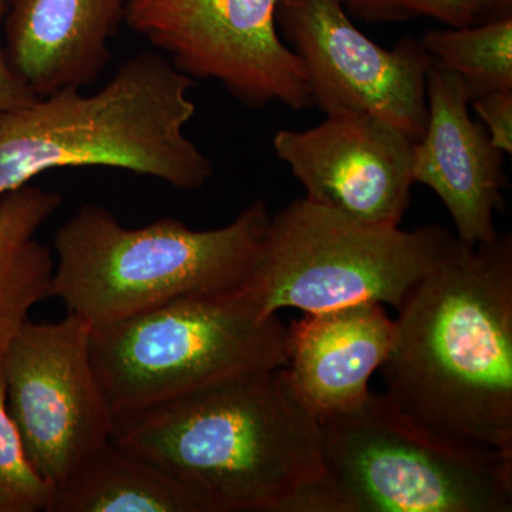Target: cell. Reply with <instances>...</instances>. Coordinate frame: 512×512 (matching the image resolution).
Returning a JSON list of instances; mask_svg holds the SVG:
<instances>
[{"label": "cell", "mask_w": 512, "mask_h": 512, "mask_svg": "<svg viewBox=\"0 0 512 512\" xmlns=\"http://www.w3.org/2000/svg\"><path fill=\"white\" fill-rule=\"evenodd\" d=\"M62 201L32 184L0 195V352L29 312L53 298L55 255L36 237Z\"/></svg>", "instance_id": "15"}, {"label": "cell", "mask_w": 512, "mask_h": 512, "mask_svg": "<svg viewBox=\"0 0 512 512\" xmlns=\"http://www.w3.org/2000/svg\"><path fill=\"white\" fill-rule=\"evenodd\" d=\"M194 79L156 53L121 64L93 94L60 90L22 109L0 111V195L70 167H107L197 190L214 174L185 136L195 114Z\"/></svg>", "instance_id": "3"}, {"label": "cell", "mask_w": 512, "mask_h": 512, "mask_svg": "<svg viewBox=\"0 0 512 512\" xmlns=\"http://www.w3.org/2000/svg\"><path fill=\"white\" fill-rule=\"evenodd\" d=\"M111 441L173 477L207 512H308L323 480L319 416L286 367L119 417Z\"/></svg>", "instance_id": "2"}, {"label": "cell", "mask_w": 512, "mask_h": 512, "mask_svg": "<svg viewBox=\"0 0 512 512\" xmlns=\"http://www.w3.org/2000/svg\"><path fill=\"white\" fill-rule=\"evenodd\" d=\"M454 239L439 225H370L303 198L271 215L237 291L262 318L285 308L318 313L367 302L399 309Z\"/></svg>", "instance_id": "6"}, {"label": "cell", "mask_w": 512, "mask_h": 512, "mask_svg": "<svg viewBox=\"0 0 512 512\" xmlns=\"http://www.w3.org/2000/svg\"><path fill=\"white\" fill-rule=\"evenodd\" d=\"M394 338V320L379 303H356L286 326L289 377L318 416L349 412L370 394Z\"/></svg>", "instance_id": "14"}, {"label": "cell", "mask_w": 512, "mask_h": 512, "mask_svg": "<svg viewBox=\"0 0 512 512\" xmlns=\"http://www.w3.org/2000/svg\"><path fill=\"white\" fill-rule=\"evenodd\" d=\"M353 18L370 23L429 18L450 28L476 25L473 0H342Z\"/></svg>", "instance_id": "19"}, {"label": "cell", "mask_w": 512, "mask_h": 512, "mask_svg": "<svg viewBox=\"0 0 512 512\" xmlns=\"http://www.w3.org/2000/svg\"><path fill=\"white\" fill-rule=\"evenodd\" d=\"M397 311L384 394L447 439L512 453L511 235L454 239Z\"/></svg>", "instance_id": "1"}, {"label": "cell", "mask_w": 512, "mask_h": 512, "mask_svg": "<svg viewBox=\"0 0 512 512\" xmlns=\"http://www.w3.org/2000/svg\"><path fill=\"white\" fill-rule=\"evenodd\" d=\"M412 147L396 128L355 111L274 137L276 157L303 185L306 201L386 227H399L410 205Z\"/></svg>", "instance_id": "11"}, {"label": "cell", "mask_w": 512, "mask_h": 512, "mask_svg": "<svg viewBox=\"0 0 512 512\" xmlns=\"http://www.w3.org/2000/svg\"><path fill=\"white\" fill-rule=\"evenodd\" d=\"M470 97L456 74L433 66L427 74V121L413 143V184L431 188L444 202L458 239L493 241L495 212H503L504 153L468 113Z\"/></svg>", "instance_id": "12"}, {"label": "cell", "mask_w": 512, "mask_h": 512, "mask_svg": "<svg viewBox=\"0 0 512 512\" xmlns=\"http://www.w3.org/2000/svg\"><path fill=\"white\" fill-rule=\"evenodd\" d=\"M92 325L26 320L0 352L6 404L39 476L59 487L111 440L114 414L92 360Z\"/></svg>", "instance_id": "8"}, {"label": "cell", "mask_w": 512, "mask_h": 512, "mask_svg": "<svg viewBox=\"0 0 512 512\" xmlns=\"http://www.w3.org/2000/svg\"><path fill=\"white\" fill-rule=\"evenodd\" d=\"M53 491L55 488L39 476L26 456L0 375V512H46Z\"/></svg>", "instance_id": "18"}, {"label": "cell", "mask_w": 512, "mask_h": 512, "mask_svg": "<svg viewBox=\"0 0 512 512\" xmlns=\"http://www.w3.org/2000/svg\"><path fill=\"white\" fill-rule=\"evenodd\" d=\"M275 20L302 60L312 104L326 114H367L420 140L433 67L420 39L406 36L384 49L353 25L342 0H278Z\"/></svg>", "instance_id": "10"}, {"label": "cell", "mask_w": 512, "mask_h": 512, "mask_svg": "<svg viewBox=\"0 0 512 512\" xmlns=\"http://www.w3.org/2000/svg\"><path fill=\"white\" fill-rule=\"evenodd\" d=\"M92 360L114 420L288 365L286 326L237 288L183 296L92 329Z\"/></svg>", "instance_id": "7"}, {"label": "cell", "mask_w": 512, "mask_h": 512, "mask_svg": "<svg viewBox=\"0 0 512 512\" xmlns=\"http://www.w3.org/2000/svg\"><path fill=\"white\" fill-rule=\"evenodd\" d=\"M46 512H207L163 470L107 441L53 491Z\"/></svg>", "instance_id": "16"}, {"label": "cell", "mask_w": 512, "mask_h": 512, "mask_svg": "<svg viewBox=\"0 0 512 512\" xmlns=\"http://www.w3.org/2000/svg\"><path fill=\"white\" fill-rule=\"evenodd\" d=\"M420 43L433 66L460 77L470 101L512 89V16L466 28L429 30Z\"/></svg>", "instance_id": "17"}, {"label": "cell", "mask_w": 512, "mask_h": 512, "mask_svg": "<svg viewBox=\"0 0 512 512\" xmlns=\"http://www.w3.org/2000/svg\"><path fill=\"white\" fill-rule=\"evenodd\" d=\"M269 220L266 202L255 201L217 229L170 217L126 228L106 207L84 204L55 235L53 298L96 328L183 296L238 288Z\"/></svg>", "instance_id": "4"}, {"label": "cell", "mask_w": 512, "mask_h": 512, "mask_svg": "<svg viewBox=\"0 0 512 512\" xmlns=\"http://www.w3.org/2000/svg\"><path fill=\"white\" fill-rule=\"evenodd\" d=\"M477 23L490 22L512 16V0H473Z\"/></svg>", "instance_id": "22"}, {"label": "cell", "mask_w": 512, "mask_h": 512, "mask_svg": "<svg viewBox=\"0 0 512 512\" xmlns=\"http://www.w3.org/2000/svg\"><path fill=\"white\" fill-rule=\"evenodd\" d=\"M130 0H9L3 22L10 66L37 97L83 90L111 60Z\"/></svg>", "instance_id": "13"}, {"label": "cell", "mask_w": 512, "mask_h": 512, "mask_svg": "<svg viewBox=\"0 0 512 512\" xmlns=\"http://www.w3.org/2000/svg\"><path fill=\"white\" fill-rule=\"evenodd\" d=\"M484 121L491 143L504 154L512 153V89L495 90L470 101Z\"/></svg>", "instance_id": "20"}, {"label": "cell", "mask_w": 512, "mask_h": 512, "mask_svg": "<svg viewBox=\"0 0 512 512\" xmlns=\"http://www.w3.org/2000/svg\"><path fill=\"white\" fill-rule=\"evenodd\" d=\"M9 0H0V111H12L30 106L37 97L25 80L10 66L5 45H3V22L8 12Z\"/></svg>", "instance_id": "21"}, {"label": "cell", "mask_w": 512, "mask_h": 512, "mask_svg": "<svg viewBox=\"0 0 512 512\" xmlns=\"http://www.w3.org/2000/svg\"><path fill=\"white\" fill-rule=\"evenodd\" d=\"M278 0H130L126 23L192 79L251 107L313 106L302 60L276 28Z\"/></svg>", "instance_id": "9"}, {"label": "cell", "mask_w": 512, "mask_h": 512, "mask_svg": "<svg viewBox=\"0 0 512 512\" xmlns=\"http://www.w3.org/2000/svg\"><path fill=\"white\" fill-rule=\"evenodd\" d=\"M319 421L323 480L308 512L512 511V453L447 439L384 393Z\"/></svg>", "instance_id": "5"}]
</instances>
